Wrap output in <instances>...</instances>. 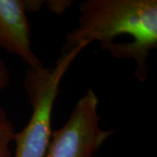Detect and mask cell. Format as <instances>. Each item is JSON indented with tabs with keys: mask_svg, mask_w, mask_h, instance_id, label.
<instances>
[{
	"mask_svg": "<svg viewBox=\"0 0 157 157\" xmlns=\"http://www.w3.org/2000/svg\"><path fill=\"white\" fill-rule=\"evenodd\" d=\"M77 28L65 37L62 53L99 41L116 59H133L135 76L147 78L149 52L157 47L156 0H86L79 4Z\"/></svg>",
	"mask_w": 157,
	"mask_h": 157,
	"instance_id": "obj_1",
	"label": "cell"
},
{
	"mask_svg": "<svg viewBox=\"0 0 157 157\" xmlns=\"http://www.w3.org/2000/svg\"><path fill=\"white\" fill-rule=\"evenodd\" d=\"M88 45L83 42L61 53L53 68L27 69L24 86L32 106V115L25 128L14 135L16 151L13 157L45 156L52 136V109L60 82L78 53Z\"/></svg>",
	"mask_w": 157,
	"mask_h": 157,
	"instance_id": "obj_2",
	"label": "cell"
},
{
	"mask_svg": "<svg viewBox=\"0 0 157 157\" xmlns=\"http://www.w3.org/2000/svg\"><path fill=\"white\" fill-rule=\"evenodd\" d=\"M99 99L92 88L75 105L65 125L52 132L45 157H94L115 130L101 127Z\"/></svg>",
	"mask_w": 157,
	"mask_h": 157,
	"instance_id": "obj_3",
	"label": "cell"
},
{
	"mask_svg": "<svg viewBox=\"0 0 157 157\" xmlns=\"http://www.w3.org/2000/svg\"><path fill=\"white\" fill-rule=\"evenodd\" d=\"M44 3L39 0H0V47L20 58L34 70L45 67L32 49L26 13L39 11Z\"/></svg>",
	"mask_w": 157,
	"mask_h": 157,
	"instance_id": "obj_4",
	"label": "cell"
},
{
	"mask_svg": "<svg viewBox=\"0 0 157 157\" xmlns=\"http://www.w3.org/2000/svg\"><path fill=\"white\" fill-rule=\"evenodd\" d=\"M15 133L11 120L6 111L0 107V157H13L11 144Z\"/></svg>",
	"mask_w": 157,
	"mask_h": 157,
	"instance_id": "obj_5",
	"label": "cell"
},
{
	"mask_svg": "<svg viewBox=\"0 0 157 157\" xmlns=\"http://www.w3.org/2000/svg\"><path fill=\"white\" fill-rule=\"evenodd\" d=\"M45 3L46 6H48V9L51 11L57 13V14H61L64 11L67 9L70 6H72L73 2L72 1H65V0H59V1H46Z\"/></svg>",
	"mask_w": 157,
	"mask_h": 157,
	"instance_id": "obj_6",
	"label": "cell"
},
{
	"mask_svg": "<svg viewBox=\"0 0 157 157\" xmlns=\"http://www.w3.org/2000/svg\"><path fill=\"white\" fill-rule=\"evenodd\" d=\"M10 83V72L6 63L0 59V92L5 90Z\"/></svg>",
	"mask_w": 157,
	"mask_h": 157,
	"instance_id": "obj_7",
	"label": "cell"
}]
</instances>
